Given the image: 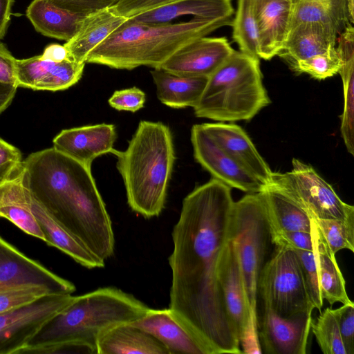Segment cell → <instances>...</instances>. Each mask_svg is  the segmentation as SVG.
<instances>
[{
  "label": "cell",
  "instance_id": "6da1fadb",
  "mask_svg": "<svg viewBox=\"0 0 354 354\" xmlns=\"http://www.w3.org/2000/svg\"><path fill=\"white\" fill-rule=\"evenodd\" d=\"M234 202L231 187L212 178L183 199L171 232L168 308L204 354L243 353L218 279Z\"/></svg>",
  "mask_w": 354,
  "mask_h": 354
},
{
  "label": "cell",
  "instance_id": "7a4b0ae2",
  "mask_svg": "<svg viewBox=\"0 0 354 354\" xmlns=\"http://www.w3.org/2000/svg\"><path fill=\"white\" fill-rule=\"evenodd\" d=\"M22 181L31 196L93 255L105 261L113 254L111 220L90 167L49 148L23 160Z\"/></svg>",
  "mask_w": 354,
  "mask_h": 354
},
{
  "label": "cell",
  "instance_id": "3957f363",
  "mask_svg": "<svg viewBox=\"0 0 354 354\" xmlns=\"http://www.w3.org/2000/svg\"><path fill=\"white\" fill-rule=\"evenodd\" d=\"M149 310L133 295L115 287L75 296L43 325L20 354L80 353L82 348L97 354V343L104 335L138 321Z\"/></svg>",
  "mask_w": 354,
  "mask_h": 354
},
{
  "label": "cell",
  "instance_id": "277c9868",
  "mask_svg": "<svg viewBox=\"0 0 354 354\" xmlns=\"http://www.w3.org/2000/svg\"><path fill=\"white\" fill-rule=\"evenodd\" d=\"M232 20L194 17L187 21L154 24L129 18L90 52L86 63L117 69L158 68L183 46L231 25Z\"/></svg>",
  "mask_w": 354,
  "mask_h": 354
},
{
  "label": "cell",
  "instance_id": "5b68a950",
  "mask_svg": "<svg viewBox=\"0 0 354 354\" xmlns=\"http://www.w3.org/2000/svg\"><path fill=\"white\" fill-rule=\"evenodd\" d=\"M117 168L124 184L127 203L145 218L163 210L175 161L170 129L160 122L140 121L126 150L115 149Z\"/></svg>",
  "mask_w": 354,
  "mask_h": 354
},
{
  "label": "cell",
  "instance_id": "8992f818",
  "mask_svg": "<svg viewBox=\"0 0 354 354\" xmlns=\"http://www.w3.org/2000/svg\"><path fill=\"white\" fill-rule=\"evenodd\" d=\"M270 103L259 59L234 50L208 77L194 111L198 118L236 122L251 120Z\"/></svg>",
  "mask_w": 354,
  "mask_h": 354
},
{
  "label": "cell",
  "instance_id": "52a82bcc",
  "mask_svg": "<svg viewBox=\"0 0 354 354\" xmlns=\"http://www.w3.org/2000/svg\"><path fill=\"white\" fill-rule=\"evenodd\" d=\"M230 239L241 269L250 317L258 324V282L274 245L260 192L234 202Z\"/></svg>",
  "mask_w": 354,
  "mask_h": 354
},
{
  "label": "cell",
  "instance_id": "ba28073f",
  "mask_svg": "<svg viewBox=\"0 0 354 354\" xmlns=\"http://www.w3.org/2000/svg\"><path fill=\"white\" fill-rule=\"evenodd\" d=\"M259 297L263 307L281 317L313 312L295 251L274 245L259 275Z\"/></svg>",
  "mask_w": 354,
  "mask_h": 354
},
{
  "label": "cell",
  "instance_id": "9c48e42d",
  "mask_svg": "<svg viewBox=\"0 0 354 354\" xmlns=\"http://www.w3.org/2000/svg\"><path fill=\"white\" fill-rule=\"evenodd\" d=\"M311 218L344 220L354 215V207L344 203L314 168L294 158L292 169L273 172L272 183Z\"/></svg>",
  "mask_w": 354,
  "mask_h": 354
},
{
  "label": "cell",
  "instance_id": "30bf717a",
  "mask_svg": "<svg viewBox=\"0 0 354 354\" xmlns=\"http://www.w3.org/2000/svg\"><path fill=\"white\" fill-rule=\"evenodd\" d=\"M72 294H50L0 314V354H20L43 325L74 299Z\"/></svg>",
  "mask_w": 354,
  "mask_h": 354
},
{
  "label": "cell",
  "instance_id": "8fae6325",
  "mask_svg": "<svg viewBox=\"0 0 354 354\" xmlns=\"http://www.w3.org/2000/svg\"><path fill=\"white\" fill-rule=\"evenodd\" d=\"M312 321L310 312L281 317L263 307L260 320L258 319L262 353L305 354Z\"/></svg>",
  "mask_w": 354,
  "mask_h": 354
},
{
  "label": "cell",
  "instance_id": "7c38bea8",
  "mask_svg": "<svg viewBox=\"0 0 354 354\" xmlns=\"http://www.w3.org/2000/svg\"><path fill=\"white\" fill-rule=\"evenodd\" d=\"M194 156L214 178L248 193H257L266 185L236 163L209 136L202 124H194L191 130Z\"/></svg>",
  "mask_w": 354,
  "mask_h": 354
},
{
  "label": "cell",
  "instance_id": "4fadbf2b",
  "mask_svg": "<svg viewBox=\"0 0 354 354\" xmlns=\"http://www.w3.org/2000/svg\"><path fill=\"white\" fill-rule=\"evenodd\" d=\"M20 285H40L58 294H72L75 285L29 258L0 235V290Z\"/></svg>",
  "mask_w": 354,
  "mask_h": 354
},
{
  "label": "cell",
  "instance_id": "5bb4252c",
  "mask_svg": "<svg viewBox=\"0 0 354 354\" xmlns=\"http://www.w3.org/2000/svg\"><path fill=\"white\" fill-rule=\"evenodd\" d=\"M234 50L225 37H202L180 47L160 68L178 75L209 77Z\"/></svg>",
  "mask_w": 354,
  "mask_h": 354
},
{
  "label": "cell",
  "instance_id": "9a60e30c",
  "mask_svg": "<svg viewBox=\"0 0 354 354\" xmlns=\"http://www.w3.org/2000/svg\"><path fill=\"white\" fill-rule=\"evenodd\" d=\"M84 65L71 59L54 62L41 55L16 59L17 84L34 90H64L80 80Z\"/></svg>",
  "mask_w": 354,
  "mask_h": 354
},
{
  "label": "cell",
  "instance_id": "2e32d148",
  "mask_svg": "<svg viewBox=\"0 0 354 354\" xmlns=\"http://www.w3.org/2000/svg\"><path fill=\"white\" fill-rule=\"evenodd\" d=\"M201 124L214 142L245 171L266 186L272 183L273 171L240 126L223 122Z\"/></svg>",
  "mask_w": 354,
  "mask_h": 354
},
{
  "label": "cell",
  "instance_id": "e0dca14e",
  "mask_svg": "<svg viewBox=\"0 0 354 354\" xmlns=\"http://www.w3.org/2000/svg\"><path fill=\"white\" fill-rule=\"evenodd\" d=\"M116 137L112 124L86 125L62 130L53 139V147L91 167L95 158L114 153Z\"/></svg>",
  "mask_w": 354,
  "mask_h": 354
},
{
  "label": "cell",
  "instance_id": "ac0fdd59",
  "mask_svg": "<svg viewBox=\"0 0 354 354\" xmlns=\"http://www.w3.org/2000/svg\"><path fill=\"white\" fill-rule=\"evenodd\" d=\"M259 59L277 55L290 30L292 0H254Z\"/></svg>",
  "mask_w": 354,
  "mask_h": 354
},
{
  "label": "cell",
  "instance_id": "d6986e66",
  "mask_svg": "<svg viewBox=\"0 0 354 354\" xmlns=\"http://www.w3.org/2000/svg\"><path fill=\"white\" fill-rule=\"evenodd\" d=\"M218 279L228 315L240 340L250 315L239 263L231 239L221 255Z\"/></svg>",
  "mask_w": 354,
  "mask_h": 354
},
{
  "label": "cell",
  "instance_id": "ffe728a7",
  "mask_svg": "<svg viewBox=\"0 0 354 354\" xmlns=\"http://www.w3.org/2000/svg\"><path fill=\"white\" fill-rule=\"evenodd\" d=\"M131 324L153 336L166 348L168 354H204L169 308H150L143 317Z\"/></svg>",
  "mask_w": 354,
  "mask_h": 354
},
{
  "label": "cell",
  "instance_id": "44dd1931",
  "mask_svg": "<svg viewBox=\"0 0 354 354\" xmlns=\"http://www.w3.org/2000/svg\"><path fill=\"white\" fill-rule=\"evenodd\" d=\"M337 35L330 27L319 22H304L290 28L278 56L289 66L325 52L336 46Z\"/></svg>",
  "mask_w": 354,
  "mask_h": 354
},
{
  "label": "cell",
  "instance_id": "7402d4cb",
  "mask_svg": "<svg viewBox=\"0 0 354 354\" xmlns=\"http://www.w3.org/2000/svg\"><path fill=\"white\" fill-rule=\"evenodd\" d=\"M335 48L340 59L344 107L340 131L349 153L354 155V28L349 24L337 35Z\"/></svg>",
  "mask_w": 354,
  "mask_h": 354
},
{
  "label": "cell",
  "instance_id": "603a6c76",
  "mask_svg": "<svg viewBox=\"0 0 354 354\" xmlns=\"http://www.w3.org/2000/svg\"><path fill=\"white\" fill-rule=\"evenodd\" d=\"M260 195L271 234L290 231L310 232V216L275 185H267Z\"/></svg>",
  "mask_w": 354,
  "mask_h": 354
},
{
  "label": "cell",
  "instance_id": "cb8c5ba5",
  "mask_svg": "<svg viewBox=\"0 0 354 354\" xmlns=\"http://www.w3.org/2000/svg\"><path fill=\"white\" fill-rule=\"evenodd\" d=\"M127 19L115 15L110 8L85 16L77 32L64 45L69 58L86 64L90 52Z\"/></svg>",
  "mask_w": 354,
  "mask_h": 354
},
{
  "label": "cell",
  "instance_id": "d4e9b609",
  "mask_svg": "<svg viewBox=\"0 0 354 354\" xmlns=\"http://www.w3.org/2000/svg\"><path fill=\"white\" fill-rule=\"evenodd\" d=\"M31 201V195L22 181V171L15 178L0 185V217L46 242L45 235L32 213Z\"/></svg>",
  "mask_w": 354,
  "mask_h": 354
},
{
  "label": "cell",
  "instance_id": "484cf974",
  "mask_svg": "<svg viewBox=\"0 0 354 354\" xmlns=\"http://www.w3.org/2000/svg\"><path fill=\"white\" fill-rule=\"evenodd\" d=\"M31 198L32 213L45 235L46 243L48 245L55 247L88 269L104 266V261L93 255L41 204L32 196Z\"/></svg>",
  "mask_w": 354,
  "mask_h": 354
},
{
  "label": "cell",
  "instance_id": "4316f807",
  "mask_svg": "<svg viewBox=\"0 0 354 354\" xmlns=\"http://www.w3.org/2000/svg\"><path fill=\"white\" fill-rule=\"evenodd\" d=\"M158 100L174 109L195 107L205 88L207 77L178 75L160 68L151 71Z\"/></svg>",
  "mask_w": 354,
  "mask_h": 354
},
{
  "label": "cell",
  "instance_id": "83f0119b",
  "mask_svg": "<svg viewBox=\"0 0 354 354\" xmlns=\"http://www.w3.org/2000/svg\"><path fill=\"white\" fill-rule=\"evenodd\" d=\"M310 232L322 299H326L330 306L336 302L344 304L351 301L347 295L346 281L338 266L335 254L330 249L313 219Z\"/></svg>",
  "mask_w": 354,
  "mask_h": 354
},
{
  "label": "cell",
  "instance_id": "f1b7e54d",
  "mask_svg": "<svg viewBox=\"0 0 354 354\" xmlns=\"http://www.w3.org/2000/svg\"><path fill=\"white\" fill-rule=\"evenodd\" d=\"M26 17L38 32L68 41L77 32L85 16L60 8L47 0H33L26 9Z\"/></svg>",
  "mask_w": 354,
  "mask_h": 354
},
{
  "label": "cell",
  "instance_id": "f546056e",
  "mask_svg": "<svg viewBox=\"0 0 354 354\" xmlns=\"http://www.w3.org/2000/svg\"><path fill=\"white\" fill-rule=\"evenodd\" d=\"M231 0H180L153 10L131 17L145 24H167L174 19L191 15L207 19L232 18Z\"/></svg>",
  "mask_w": 354,
  "mask_h": 354
},
{
  "label": "cell",
  "instance_id": "4dcf8cb0",
  "mask_svg": "<svg viewBox=\"0 0 354 354\" xmlns=\"http://www.w3.org/2000/svg\"><path fill=\"white\" fill-rule=\"evenodd\" d=\"M131 353L168 354V352L153 336L131 324L113 328L97 345V354Z\"/></svg>",
  "mask_w": 354,
  "mask_h": 354
},
{
  "label": "cell",
  "instance_id": "1f68e13d",
  "mask_svg": "<svg viewBox=\"0 0 354 354\" xmlns=\"http://www.w3.org/2000/svg\"><path fill=\"white\" fill-rule=\"evenodd\" d=\"M304 22H319L339 35L350 24L346 0H292L290 28Z\"/></svg>",
  "mask_w": 354,
  "mask_h": 354
},
{
  "label": "cell",
  "instance_id": "d6a6232c",
  "mask_svg": "<svg viewBox=\"0 0 354 354\" xmlns=\"http://www.w3.org/2000/svg\"><path fill=\"white\" fill-rule=\"evenodd\" d=\"M231 26L233 39L238 44L240 51L259 59L254 0H238L236 13Z\"/></svg>",
  "mask_w": 354,
  "mask_h": 354
},
{
  "label": "cell",
  "instance_id": "836d02e7",
  "mask_svg": "<svg viewBox=\"0 0 354 354\" xmlns=\"http://www.w3.org/2000/svg\"><path fill=\"white\" fill-rule=\"evenodd\" d=\"M310 330L324 354H346L337 321L330 308L320 312Z\"/></svg>",
  "mask_w": 354,
  "mask_h": 354
},
{
  "label": "cell",
  "instance_id": "e575fe53",
  "mask_svg": "<svg viewBox=\"0 0 354 354\" xmlns=\"http://www.w3.org/2000/svg\"><path fill=\"white\" fill-rule=\"evenodd\" d=\"M313 221L333 254L344 249L354 252V215L344 220L313 218Z\"/></svg>",
  "mask_w": 354,
  "mask_h": 354
},
{
  "label": "cell",
  "instance_id": "d590c367",
  "mask_svg": "<svg viewBox=\"0 0 354 354\" xmlns=\"http://www.w3.org/2000/svg\"><path fill=\"white\" fill-rule=\"evenodd\" d=\"M341 62L335 46L308 59L298 61L290 67L297 73H307L317 80H324L339 73Z\"/></svg>",
  "mask_w": 354,
  "mask_h": 354
},
{
  "label": "cell",
  "instance_id": "8d00e7d4",
  "mask_svg": "<svg viewBox=\"0 0 354 354\" xmlns=\"http://www.w3.org/2000/svg\"><path fill=\"white\" fill-rule=\"evenodd\" d=\"M50 294L58 293L40 285H20L3 289L0 290V314Z\"/></svg>",
  "mask_w": 354,
  "mask_h": 354
},
{
  "label": "cell",
  "instance_id": "74e56055",
  "mask_svg": "<svg viewBox=\"0 0 354 354\" xmlns=\"http://www.w3.org/2000/svg\"><path fill=\"white\" fill-rule=\"evenodd\" d=\"M293 251L297 256L308 299L314 308L321 310L324 299L320 291L314 250H295Z\"/></svg>",
  "mask_w": 354,
  "mask_h": 354
},
{
  "label": "cell",
  "instance_id": "f35d334b",
  "mask_svg": "<svg viewBox=\"0 0 354 354\" xmlns=\"http://www.w3.org/2000/svg\"><path fill=\"white\" fill-rule=\"evenodd\" d=\"M22 167L19 150L0 138V185L17 177Z\"/></svg>",
  "mask_w": 354,
  "mask_h": 354
},
{
  "label": "cell",
  "instance_id": "ab89813d",
  "mask_svg": "<svg viewBox=\"0 0 354 354\" xmlns=\"http://www.w3.org/2000/svg\"><path fill=\"white\" fill-rule=\"evenodd\" d=\"M331 310L337 321L346 354H354V303L351 301Z\"/></svg>",
  "mask_w": 354,
  "mask_h": 354
},
{
  "label": "cell",
  "instance_id": "60d3db41",
  "mask_svg": "<svg viewBox=\"0 0 354 354\" xmlns=\"http://www.w3.org/2000/svg\"><path fill=\"white\" fill-rule=\"evenodd\" d=\"M180 0H119L110 8L115 15L129 19Z\"/></svg>",
  "mask_w": 354,
  "mask_h": 354
},
{
  "label": "cell",
  "instance_id": "b9f144b4",
  "mask_svg": "<svg viewBox=\"0 0 354 354\" xmlns=\"http://www.w3.org/2000/svg\"><path fill=\"white\" fill-rule=\"evenodd\" d=\"M145 93L137 87L115 91L109 100V105L118 111L136 112L144 106Z\"/></svg>",
  "mask_w": 354,
  "mask_h": 354
},
{
  "label": "cell",
  "instance_id": "7bdbcfd3",
  "mask_svg": "<svg viewBox=\"0 0 354 354\" xmlns=\"http://www.w3.org/2000/svg\"><path fill=\"white\" fill-rule=\"evenodd\" d=\"M60 8L86 16L91 13L109 8L119 0H47Z\"/></svg>",
  "mask_w": 354,
  "mask_h": 354
},
{
  "label": "cell",
  "instance_id": "ee69618b",
  "mask_svg": "<svg viewBox=\"0 0 354 354\" xmlns=\"http://www.w3.org/2000/svg\"><path fill=\"white\" fill-rule=\"evenodd\" d=\"M274 245L283 247L292 250H313L311 232L302 231L283 232L272 234Z\"/></svg>",
  "mask_w": 354,
  "mask_h": 354
},
{
  "label": "cell",
  "instance_id": "f6af8a7d",
  "mask_svg": "<svg viewBox=\"0 0 354 354\" xmlns=\"http://www.w3.org/2000/svg\"><path fill=\"white\" fill-rule=\"evenodd\" d=\"M16 59L0 41V83L17 86Z\"/></svg>",
  "mask_w": 354,
  "mask_h": 354
},
{
  "label": "cell",
  "instance_id": "bcb514c9",
  "mask_svg": "<svg viewBox=\"0 0 354 354\" xmlns=\"http://www.w3.org/2000/svg\"><path fill=\"white\" fill-rule=\"evenodd\" d=\"M242 352L245 354L263 353L258 334V324L250 317L239 340Z\"/></svg>",
  "mask_w": 354,
  "mask_h": 354
},
{
  "label": "cell",
  "instance_id": "7dc6e473",
  "mask_svg": "<svg viewBox=\"0 0 354 354\" xmlns=\"http://www.w3.org/2000/svg\"><path fill=\"white\" fill-rule=\"evenodd\" d=\"M41 56L54 62H62L70 59L65 46L57 44L47 46Z\"/></svg>",
  "mask_w": 354,
  "mask_h": 354
},
{
  "label": "cell",
  "instance_id": "c3c4849f",
  "mask_svg": "<svg viewBox=\"0 0 354 354\" xmlns=\"http://www.w3.org/2000/svg\"><path fill=\"white\" fill-rule=\"evenodd\" d=\"M13 3L14 0H0V40L6 33Z\"/></svg>",
  "mask_w": 354,
  "mask_h": 354
},
{
  "label": "cell",
  "instance_id": "681fc988",
  "mask_svg": "<svg viewBox=\"0 0 354 354\" xmlns=\"http://www.w3.org/2000/svg\"><path fill=\"white\" fill-rule=\"evenodd\" d=\"M16 85L0 83V114L10 105L17 88Z\"/></svg>",
  "mask_w": 354,
  "mask_h": 354
},
{
  "label": "cell",
  "instance_id": "f907efd6",
  "mask_svg": "<svg viewBox=\"0 0 354 354\" xmlns=\"http://www.w3.org/2000/svg\"><path fill=\"white\" fill-rule=\"evenodd\" d=\"M346 6L349 23H354V2L353 0H346Z\"/></svg>",
  "mask_w": 354,
  "mask_h": 354
}]
</instances>
